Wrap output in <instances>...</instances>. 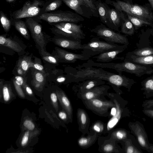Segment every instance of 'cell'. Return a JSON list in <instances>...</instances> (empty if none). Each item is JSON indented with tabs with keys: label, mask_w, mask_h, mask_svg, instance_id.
Here are the masks:
<instances>
[{
	"label": "cell",
	"mask_w": 153,
	"mask_h": 153,
	"mask_svg": "<svg viewBox=\"0 0 153 153\" xmlns=\"http://www.w3.org/2000/svg\"><path fill=\"white\" fill-rule=\"evenodd\" d=\"M14 0H6V1L8 2H11L13 1Z\"/></svg>",
	"instance_id": "obj_56"
},
{
	"label": "cell",
	"mask_w": 153,
	"mask_h": 153,
	"mask_svg": "<svg viewBox=\"0 0 153 153\" xmlns=\"http://www.w3.org/2000/svg\"><path fill=\"white\" fill-rule=\"evenodd\" d=\"M29 134V132L28 131H26L25 133L21 142V144L22 146H24L27 143L28 140Z\"/></svg>",
	"instance_id": "obj_46"
},
{
	"label": "cell",
	"mask_w": 153,
	"mask_h": 153,
	"mask_svg": "<svg viewBox=\"0 0 153 153\" xmlns=\"http://www.w3.org/2000/svg\"><path fill=\"white\" fill-rule=\"evenodd\" d=\"M144 113L149 117L153 118V108L147 109L143 110Z\"/></svg>",
	"instance_id": "obj_49"
},
{
	"label": "cell",
	"mask_w": 153,
	"mask_h": 153,
	"mask_svg": "<svg viewBox=\"0 0 153 153\" xmlns=\"http://www.w3.org/2000/svg\"><path fill=\"white\" fill-rule=\"evenodd\" d=\"M0 44L1 46L8 48L18 53L21 52L22 49L17 42L3 35L0 36Z\"/></svg>",
	"instance_id": "obj_18"
},
{
	"label": "cell",
	"mask_w": 153,
	"mask_h": 153,
	"mask_svg": "<svg viewBox=\"0 0 153 153\" xmlns=\"http://www.w3.org/2000/svg\"><path fill=\"white\" fill-rule=\"evenodd\" d=\"M32 83L36 87H40L45 82V74L34 68L32 70Z\"/></svg>",
	"instance_id": "obj_23"
},
{
	"label": "cell",
	"mask_w": 153,
	"mask_h": 153,
	"mask_svg": "<svg viewBox=\"0 0 153 153\" xmlns=\"http://www.w3.org/2000/svg\"><path fill=\"white\" fill-rule=\"evenodd\" d=\"M126 54L136 56H144L153 55V48L145 47L137 48L133 51L128 52Z\"/></svg>",
	"instance_id": "obj_29"
},
{
	"label": "cell",
	"mask_w": 153,
	"mask_h": 153,
	"mask_svg": "<svg viewBox=\"0 0 153 153\" xmlns=\"http://www.w3.org/2000/svg\"><path fill=\"white\" fill-rule=\"evenodd\" d=\"M59 97L62 105L65 109L70 119L72 121V108L71 102L64 93L61 91L59 93Z\"/></svg>",
	"instance_id": "obj_25"
},
{
	"label": "cell",
	"mask_w": 153,
	"mask_h": 153,
	"mask_svg": "<svg viewBox=\"0 0 153 153\" xmlns=\"http://www.w3.org/2000/svg\"><path fill=\"white\" fill-rule=\"evenodd\" d=\"M100 71L96 74L94 78L100 79L107 81L111 85L117 88L124 87L130 90L132 86L136 83L133 79L124 75L116 74L105 71L100 68Z\"/></svg>",
	"instance_id": "obj_4"
},
{
	"label": "cell",
	"mask_w": 153,
	"mask_h": 153,
	"mask_svg": "<svg viewBox=\"0 0 153 153\" xmlns=\"http://www.w3.org/2000/svg\"><path fill=\"white\" fill-rule=\"evenodd\" d=\"M112 3L118 11H124L147 22H153V14L146 7L119 0Z\"/></svg>",
	"instance_id": "obj_3"
},
{
	"label": "cell",
	"mask_w": 153,
	"mask_h": 153,
	"mask_svg": "<svg viewBox=\"0 0 153 153\" xmlns=\"http://www.w3.org/2000/svg\"><path fill=\"white\" fill-rule=\"evenodd\" d=\"M54 52V56L60 62L74 63L78 60L85 61L90 59L85 54L74 53L58 47L55 48Z\"/></svg>",
	"instance_id": "obj_9"
},
{
	"label": "cell",
	"mask_w": 153,
	"mask_h": 153,
	"mask_svg": "<svg viewBox=\"0 0 153 153\" xmlns=\"http://www.w3.org/2000/svg\"><path fill=\"white\" fill-rule=\"evenodd\" d=\"M66 78L64 76H60L57 78L56 81L59 82L61 83L65 82L66 80Z\"/></svg>",
	"instance_id": "obj_53"
},
{
	"label": "cell",
	"mask_w": 153,
	"mask_h": 153,
	"mask_svg": "<svg viewBox=\"0 0 153 153\" xmlns=\"http://www.w3.org/2000/svg\"><path fill=\"white\" fill-rule=\"evenodd\" d=\"M141 84V89L144 91V94L148 96L153 95V75L143 80Z\"/></svg>",
	"instance_id": "obj_22"
},
{
	"label": "cell",
	"mask_w": 153,
	"mask_h": 153,
	"mask_svg": "<svg viewBox=\"0 0 153 153\" xmlns=\"http://www.w3.org/2000/svg\"><path fill=\"white\" fill-rule=\"evenodd\" d=\"M59 117L62 120H65L67 119V116L66 113L64 112H61L59 114Z\"/></svg>",
	"instance_id": "obj_51"
},
{
	"label": "cell",
	"mask_w": 153,
	"mask_h": 153,
	"mask_svg": "<svg viewBox=\"0 0 153 153\" xmlns=\"http://www.w3.org/2000/svg\"><path fill=\"white\" fill-rule=\"evenodd\" d=\"M0 21L1 24L4 30L8 32L10 28V22L2 12H0Z\"/></svg>",
	"instance_id": "obj_37"
},
{
	"label": "cell",
	"mask_w": 153,
	"mask_h": 153,
	"mask_svg": "<svg viewBox=\"0 0 153 153\" xmlns=\"http://www.w3.org/2000/svg\"><path fill=\"white\" fill-rule=\"evenodd\" d=\"M121 32L126 35L132 36L134 33L133 25L129 20H127L123 23Z\"/></svg>",
	"instance_id": "obj_31"
},
{
	"label": "cell",
	"mask_w": 153,
	"mask_h": 153,
	"mask_svg": "<svg viewBox=\"0 0 153 153\" xmlns=\"http://www.w3.org/2000/svg\"><path fill=\"white\" fill-rule=\"evenodd\" d=\"M85 3L86 7H89L91 11L95 12L97 9L92 0H82Z\"/></svg>",
	"instance_id": "obj_44"
},
{
	"label": "cell",
	"mask_w": 153,
	"mask_h": 153,
	"mask_svg": "<svg viewBox=\"0 0 153 153\" xmlns=\"http://www.w3.org/2000/svg\"><path fill=\"white\" fill-rule=\"evenodd\" d=\"M107 19L112 24V29L119 31L118 27L120 22V17L117 10L114 9L107 10Z\"/></svg>",
	"instance_id": "obj_20"
},
{
	"label": "cell",
	"mask_w": 153,
	"mask_h": 153,
	"mask_svg": "<svg viewBox=\"0 0 153 153\" xmlns=\"http://www.w3.org/2000/svg\"><path fill=\"white\" fill-rule=\"evenodd\" d=\"M56 27L54 31L57 34L65 37L66 39L75 40H81L85 38V37L81 35L65 29L58 23L55 24Z\"/></svg>",
	"instance_id": "obj_15"
},
{
	"label": "cell",
	"mask_w": 153,
	"mask_h": 153,
	"mask_svg": "<svg viewBox=\"0 0 153 153\" xmlns=\"http://www.w3.org/2000/svg\"><path fill=\"white\" fill-rule=\"evenodd\" d=\"M33 62L31 56H25L19 59L17 65V68L22 69L25 73L30 68H33Z\"/></svg>",
	"instance_id": "obj_28"
},
{
	"label": "cell",
	"mask_w": 153,
	"mask_h": 153,
	"mask_svg": "<svg viewBox=\"0 0 153 153\" xmlns=\"http://www.w3.org/2000/svg\"><path fill=\"white\" fill-rule=\"evenodd\" d=\"M124 61H129L145 66L153 67V55L136 56L126 54Z\"/></svg>",
	"instance_id": "obj_14"
},
{
	"label": "cell",
	"mask_w": 153,
	"mask_h": 153,
	"mask_svg": "<svg viewBox=\"0 0 153 153\" xmlns=\"http://www.w3.org/2000/svg\"><path fill=\"white\" fill-rule=\"evenodd\" d=\"M3 94L4 100L8 101L10 98V89L7 84L4 85L3 87Z\"/></svg>",
	"instance_id": "obj_41"
},
{
	"label": "cell",
	"mask_w": 153,
	"mask_h": 153,
	"mask_svg": "<svg viewBox=\"0 0 153 153\" xmlns=\"http://www.w3.org/2000/svg\"><path fill=\"white\" fill-rule=\"evenodd\" d=\"M90 31L95 33L98 37L107 42L127 45L129 44L127 35H123L116 32L102 25L97 26Z\"/></svg>",
	"instance_id": "obj_5"
},
{
	"label": "cell",
	"mask_w": 153,
	"mask_h": 153,
	"mask_svg": "<svg viewBox=\"0 0 153 153\" xmlns=\"http://www.w3.org/2000/svg\"><path fill=\"white\" fill-rule=\"evenodd\" d=\"M87 62L92 66L102 68H108L115 70L118 74L122 75L123 72L134 74L137 77L144 74L150 75L153 73L152 67L145 66L129 61L121 63H96L89 59Z\"/></svg>",
	"instance_id": "obj_1"
},
{
	"label": "cell",
	"mask_w": 153,
	"mask_h": 153,
	"mask_svg": "<svg viewBox=\"0 0 153 153\" xmlns=\"http://www.w3.org/2000/svg\"><path fill=\"white\" fill-rule=\"evenodd\" d=\"M24 84L25 85V89L27 93L30 95H32L33 93L32 89L26 84L25 83Z\"/></svg>",
	"instance_id": "obj_52"
},
{
	"label": "cell",
	"mask_w": 153,
	"mask_h": 153,
	"mask_svg": "<svg viewBox=\"0 0 153 153\" xmlns=\"http://www.w3.org/2000/svg\"><path fill=\"white\" fill-rule=\"evenodd\" d=\"M128 45H119L117 44L100 40L97 37L92 38L87 43L82 45L83 50L81 53L85 54L90 58L111 51L126 49Z\"/></svg>",
	"instance_id": "obj_2"
},
{
	"label": "cell",
	"mask_w": 153,
	"mask_h": 153,
	"mask_svg": "<svg viewBox=\"0 0 153 153\" xmlns=\"http://www.w3.org/2000/svg\"><path fill=\"white\" fill-rule=\"evenodd\" d=\"M40 5L41 2L37 0L33 2H27L22 8L14 12V17L18 19L36 16L40 12Z\"/></svg>",
	"instance_id": "obj_8"
},
{
	"label": "cell",
	"mask_w": 153,
	"mask_h": 153,
	"mask_svg": "<svg viewBox=\"0 0 153 153\" xmlns=\"http://www.w3.org/2000/svg\"><path fill=\"white\" fill-rule=\"evenodd\" d=\"M133 129L140 145L144 148L149 149L147 136L143 129L138 124L135 126Z\"/></svg>",
	"instance_id": "obj_19"
},
{
	"label": "cell",
	"mask_w": 153,
	"mask_h": 153,
	"mask_svg": "<svg viewBox=\"0 0 153 153\" xmlns=\"http://www.w3.org/2000/svg\"><path fill=\"white\" fill-rule=\"evenodd\" d=\"M17 72L19 75H22L25 73L23 71L19 68H17Z\"/></svg>",
	"instance_id": "obj_54"
},
{
	"label": "cell",
	"mask_w": 153,
	"mask_h": 153,
	"mask_svg": "<svg viewBox=\"0 0 153 153\" xmlns=\"http://www.w3.org/2000/svg\"><path fill=\"white\" fill-rule=\"evenodd\" d=\"M25 22L35 42L41 49H44L45 42L41 25L31 18L26 19Z\"/></svg>",
	"instance_id": "obj_10"
},
{
	"label": "cell",
	"mask_w": 153,
	"mask_h": 153,
	"mask_svg": "<svg viewBox=\"0 0 153 153\" xmlns=\"http://www.w3.org/2000/svg\"><path fill=\"white\" fill-rule=\"evenodd\" d=\"M24 126L30 130H32L35 128L34 123L29 120H26L24 122Z\"/></svg>",
	"instance_id": "obj_45"
},
{
	"label": "cell",
	"mask_w": 153,
	"mask_h": 153,
	"mask_svg": "<svg viewBox=\"0 0 153 153\" xmlns=\"http://www.w3.org/2000/svg\"><path fill=\"white\" fill-rule=\"evenodd\" d=\"M125 50L120 49L108 51L94 56L93 58L96 59L97 61L102 63H108L116 60H124V57L119 56L117 55Z\"/></svg>",
	"instance_id": "obj_12"
},
{
	"label": "cell",
	"mask_w": 153,
	"mask_h": 153,
	"mask_svg": "<svg viewBox=\"0 0 153 153\" xmlns=\"http://www.w3.org/2000/svg\"><path fill=\"white\" fill-rule=\"evenodd\" d=\"M128 19L134 25L135 30H137L144 25H150L151 23L145 21L138 17L127 14Z\"/></svg>",
	"instance_id": "obj_32"
},
{
	"label": "cell",
	"mask_w": 153,
	"mask_h": 153,
	"mask_svg": "<svg viewBox=\"0 0 153 153\" xmlns=\"http://www.w3.org/2000/svg\"><path fill=\"white\" fill-rule=\"evenodd\" d=\"M23 78L20 76H17L15 77L13 80V83L17 91L22 97L24 96V94L22 89L21 86L24 83Z\"/></svg>",
	"instance_id": "obj_34"
},
{
	"label": "cell",
	"mask_w": 153,
	"mask_h": 153,
	"mask_svg": "<svg viewBox=\"0 0 153 153\" xmlns=\"http://www.w3.org/2000/svg\"><path fill=\"white\" fill-rule=\"evenodd\" d=\"M63 2L69 7L74 10L78 13L82 15V10L81 6L86 5L82 0H62Z\"/></svg>",
	"instance_id": "obj_24"
},
{
	"label": "cell",
	"mask_w": 153,
	"mask_h": 153,
	"mask_svg": "<svg viewBox=\"0 0 153 153\" xmlns=\"http://www.w3.org/2000/svg\"><path fill=\"white\" fill-rule=\"evenodd\" d=\"M136 149L135 148L134 146L129 145L128 146L126 149V152L127 153H134L140 152L137 151Z\"/></svg>",
	"instance_id": "obj_47"
},
{
	"label": "cell",
	"mask_w": 153,
	"mask_h": 153,
	"mask_svg": "<svg viewBox=\"0 0 153 153\" xmlns=\"http://www.w3.org/2000/svg\"><path fill=\"white\" fill-rule=\"evenodd\" d=\"M45 74L43 66L42 65L41 60L39 58L35 57L34 62H33V68Z\"/></svg>",
	"instance_id": "obj_40"
},
{
	"label": "cell",
	"mask_w": 153,
	"mask_h": 153,
	"mask_svg": "<svg viewBox=\"0 0 153 153\" xmlns=\"http://www.w3.org/2000/svg\"><path fill=\"white\" fill-rule=\"evenodd\" d=\"M16 30L26 39H29L30 36L25 23L22 21H16L14 24Z\"/></svg>",
	"instance_id": "obj_30"
},
{
	"label": "cell",
	"mask_w": 153,
	"mask_h": 153,
	"mask_svg": "<svg viewBox=\"0 0 153 153\" xmlns=\"http://www.w3.org/2000/svg\"><path fill=\"white\" fill-rule=\"evenodd\" d=\"M152 36H153V33H152Z\"/></svg>",
	"instance_id": "obj_57"
},
{
	"label": "cell",
	"mask_w": 153,
	"mask_h": 153,
	"mask_svg": "<svg viewBox=\"0 0 153 153\" xmlns=\"http://www.w3.org/2000/svg\"><path fill=\"white\" fill-rule=\"evenodd\" d=\"M102 151L106 153H110L113 152L114 149V146L112 144L108 143L104 145L102 147Z\"/></svg>",
	"instance_id": "obj_43"
},
{
	"label": "cell",
	"mask_w": 153,
	"mask_h": 153,
	"mask_svg": "<svg viewBox=\"0 0 153 153\" xmlns=\"http://www.w3.org/2000/svg\"><path fill=\"white\" fill-rule=\"evenodd\" d=\"M105 83V82L103 80L94 78L84 81L79 85V86L81 93H82L97 85H103Z\"/></svg>",
	"instance_id": "obj_17"
},
{
	"label": "cell",
	"mask_w": 153,
	"mask_h": 153,
	"mask_svg": "<svg viewBox=\"0 0 153 153\" xmlns=\"http://www.w3.org/2000/svg\"><path fill=\"white\" fill-rule=\"evenodd\" d=\"M107 85H102L96 86L92 88L81 93V97L85 100L97 98L108 88Z\"/></svg>",
	"instance_id": "obj_16"
},
{
	"label": "cell",
	"mask_w": 153,
	"mask_h": 153,
	"mask_svg": "<svg viewBox=\"0 0 153 153\" xmlns=\"http://www.w3.org/2000/svg\"><path fill=\"white\" fill-rule=\"evenodd\" d=\"M96 137L97 136L94 135L93 136L81 137L78 141V144L81 147H87L94 142L96 139Z\"/></svg>",
	"instance_id": "obj_33"
},
{
	"label": "cell",
	"mask_w": 153,
	"mask_h": 153,
	"mask_svg": "<svg viewBox=\"0 0 153 153\" xmlns=\"http://www.w3.org/2000/svg\"><path fill=\"white\" fill-rule=\"evenodd\" d=\"M56 45L63 48L72 50H82L81 40L75 41L66 38L55 39L54 41Z\"/></svg>",
	"instance_id": "obj_13"
},
{
	"label": "cell",
	"mask_w": 153,
	"mask_h": 153,
	"mask_svg": "<svg viewBox=\"0 0 153 153\" xmlns=\"http://www.w3.org/2000/svg\"><path fill=\"white\" fill-rule=\"evenodd\" d=\"M143 107L146 108H150L153 106V99L146 100L144 102L142 105Z\"/></svg>",
	"instance_id": "obj_48"
},
{
	"label": "cell",
	"mask_w": 153,
	"mask_h": 153,
	"mask_svg": "<svg viewBox=\"0 0 153 153\" xmlns=\"http://www.w3.org/2000/svg\"><path fill=\"white\" fill-rule=\"evenodd\" d=\"M100 17L102 22L105 24L107 23V10L104 6L102 3H100L97 7Z\"/></svg>",
	"instance_id": "obj_36"
},
{
	"label": "cell",
	"mask_w": 153,
	"mask_h": 153,
	"mask_svg": "<svg viewBox=\"0 0 153 153\" xmlns=\"http://www.w3.org/2000/svg\"><path fill=\"white\" fill-rule=\"evenodd\" d=\"M58 24L66 29L85 36V34L81 29L82 27V25H77L71 22H61Z\"/></svg>",
	"instance_id": "obj_26"
},
{
	"label": "cell",
	"mask_w": 153,
	"mask_h": 153,
	"mask_svg": "<svg viewBox=\"0 0 153 153\" xmlns=\"http://www.w3.org/2000/svg\"><path fill=\"white\" fill-rule=\"evenodd\" d=\"M51 99L53 102L56 103L57 102V99L56 94L54 93H51L50 95Z\"/></svg>",
	"instance_id": "obj_50"
},
{
	"label": "cell",
	"mask_w": 153,
	"mask_h": 153,
	"mask_svg": "<svg viewBox=\"0 0 153 153\" xmlns=\"http://www.w3.org/2000/svg\"><path fill=\"white\" fill-rule=\"evenodd\" d=\"M84 102L88 108L101 114L111 108L116 107L115 104L111 101H103L97 98L86 100Z\"/></svg>",
	"instance_id": "obj_11"
},
{
	"label": "cell",
	"mask_w": 153,
	"mask_h": 153,
	"mask_svg": "<svg viewBox=\"0 0 153 153\" xmlns=\"http://www.w3.org/2000/svg\"><path fill=\"white\" fill-rule=\"evenodd\" d=\"M77 117L79 127L81 129L85 128L88 122V117L85 111L79 108L77 110Z\"/></svg>",
	"instance_id": "obj_27"
},
{
	"label": "cell",
	"mask_w": 153,
	"mask_h": 153,
	"mask_svg": "<svg viewBox=\"0 0 153 153\" xmlns=\"http://www.w3.org/2000/svg\"><path fill=\"white\" fill-rule=\"evenodd\" d=\"M80 65L83 68H82L78 65L76 67V68H74L73 73H71V80L74 82L93 79L95 74L100 71V68H93L87 62Z\"/></svg>",
	"instance_id": "obj_7"
},
{
	"label": "cell",
	"mask_w": 153,
	"mask_h": 153,
	"mask_svg": "<svg viewBox=\"0 0 153 153\" xmlns=\"http://www.w3.org/2000/svg\"><path fill=\"white\" fill-rule=\"evenodd\" d=\"M39 18L50 23L66 22L76 23L84 20L79 15L70 11L45 13L40 15Z\"/></svg>",
	"instance_id": "obj_6"
},
{
	"label": "cell",
	"mask_w": 153,
	"mask_h": 153,
	"mask_svg": "<svg viewBox=\"0 0 153 153\" xmlns=\"http://www.w3.org/2000/svg\"><path fill=\"white\" fill-rule=\"evenodd\" d=\"M41 55L43 59L53 64L58 63L59 61L54 56L45 51L44 49H41Z\"/></svg>",
	"instance_id": "obj_35"
},
{
	"label": "cell",
	"mask_w": 153,
	"mask_h": 153,
	"mask_svg": "<svg viewBox=\"0 0 153 153\" xmlns=\"http://www.w3.org/2000/svg\"><path fill=\"white\" fill-rule=\"evenodd\" d=\"M114 101L116 105V112L107 124V129L108 131L112 129L117 124L120 118L121 115V110L119 103L115 100H114Z\"/></svg>",
	"instance_id": "obj_21"
},
{
	"label": "cell",
	"mask_w": 153,
	"mask_h": 153,
	"mask_svg": "<svg viewBox=\"0 0 153 153\" xmlns=\"http://www.w3.org/2000/svg\"><path fill=\"white\" fill-rule=\"evenodd\" d=\"M62 4V0H55L46 7L45 11L48 12L55 10L59 8Z\"/></svg>",
	"instance_id": "obj_39"
},
{
	"label": "cell",
	"mask_w": 153,
	"mask_h": 153,
	"mask_svg": "<svg viewBox=\"0 0 153 153\" xmlns=\"http://www.w3.org/2000/svg\"><path fill=\"white\" fill-rule=\"evenodd\" d=\"M111 136L118 140H121L125 139L127 137L126 132L123 130H118L113 132Z\"/></svg>",
	"instance_id": "obj_38"
},
{
	"label": "cell",
	"mask_w": 153,
	"mask_h": 153,
	"mask_svg": "<svg viewBox=\"0 0 153 153\" xmlns=\"http://www.w3.org/2000/svg\"><path fill=\"white\" fill-rule=\"evenodd\" d=\"M152 151H152V152H153V150H152Z\"/></svg>",
	"instance_id": "obj_58"
},
{
	"label": "cell",
	"mask_w": 153,
	"mask_h": 153,
	"mask_svg": "<svg viewBox=\"0 0 153 153\" xmlns=\"http://www.w3.org/2000/svg\"><path fill=\"white\" fill-rule=\"evenodd\" d=\"M104 125L100 122H97L93 126V129L98 133L102 132L104 130Z\"/></svg>",
	"instance_id": "obj_42"
},
{
	"label": "cell",
	"mask_w": 153,
	"mask_h": 153,
	"mask_svg": "<svg viewBox=\"0 0 153 153\" xmlns=\"http://www.w3.org/2000/svg\"><path fill=\"white\" fill-rule=\"evenodd\" d=\"M151 4L152 8L153 9V0H148Z\"/></svg>",
	"instance_id": "obj_55"
}]
</instances>
